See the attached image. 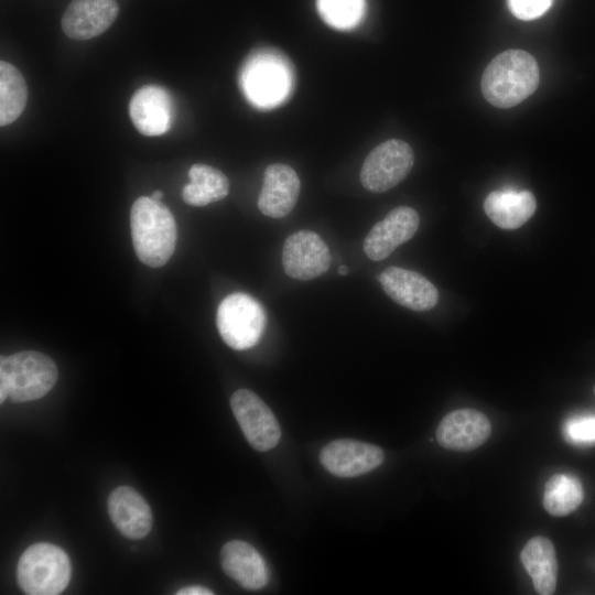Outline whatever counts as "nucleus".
Listing matches in <instances>:
<instances>
[{
    "label": "nucleus",
    "instance_id": "obj_1",
    "mask_svg": "<svg viewBox=\"0 0 595 595\" xmlns=\"http://www.w3.org/2000/svg\"><path fill=\"white\" fill-rule=\"evenodd\" d=\"M539 79V66L530 53L523 50H507L487 65L480 87L490 105L511 108L534 93Z\"/></svg>",
    "mask_w": 595,
    "mask_h": 595
},
{
    "label": "nucleus",
    "instance_id": "obj_2",
    "mask_svg": "<svg viewBox=\"0 0 595 595\" xmlns=\"http://www.w3.org/2000/svg\"><path fill=\"white\" fill-rule=\"evenodd\" d=\"M132 244L137 257L149 267L164 266L176 244V224L170 209L151 196L134 201L130 210Z\"/></svg>",
    "mask_w": 595,
    "mask_h": 595
},
{
    "label": "nucleus",
    "instance_id": "obj_3",
    "mask_svg": "<svg viewBox=\"0 0 595 595\" xmlns=\"http://www.w3.org/2000/svg\"><path fill=\"white\" fill-rule=\"evenodd\" d=\"M57 367L46 355L24 350L0 358V402L33 401L44 397L57 381Z\"/></svg>",
    "mask_w": 595,
    "mask_h": 595
},
{
    "label": "nucleus",
    "instance_id": "obj_4",
    "mask_svg": "<svg viewBox=\"0 0 595 595\" xmlns=\"http://www.w3.org/2000/svg\"><path fill=\"white\" fill-rule=\"evenodd\" d=\"M71 562L57 545L39 542L30 545L20 556L17 580L29 595H57L71 580Z\"/></svg>",
    "mask_w": 595,
    "mask_h": 595
},
{
    "label": "nucleus",
    "instance_id": "obj_5",
    "mask_svg": "<svg viewBox=\"0 0 595 595\" xmlns=\"http://www.w3.org/2000/svg\"><path fill=\"white\" fill-rule=\"evenodd\" d=\"M216 324L223 340L229 347L245 350L260 340L267 324V314L262 304L253 296L236 292L220 302Z\"/></svg>",
    "mask_w": 595,
    "mask_h": 595
},
{
    "label": "nucleus",
    "instance_id": "obj_6",
    "mask_svg": "<svg viewBox=\"0 0 595 595\" xmlns=\"http://www.w3.org/2000/svg\"><path fill=\"white\" fill-rule=\"evenodd\" d=\"M413 162L414 154L407 142L400 139L387 140L366 156L360 170V182L369 192H387L405 178Z\"/></svg>",
    "mask_w": 595,
    "mask_h": 595
},
{
    "label": "nucleus",
    "instance_id": "obj_7",
    "mask_svg": "<svg viewBox=\"0 0 595 595\" xmlns=\"http://www.w3.org/2000/svg\"><path fill=\"white\" fill-rule=\"evenodd\" d=\"M230 407L244 435L255 450L264 452L279 443V422L255 392L248 389L235 391L230 398Z\"/></svg>",
    "mask_w": 595,
    "mask_h": 595
},
{
    "label": "nucleus",
    "instance_id": "obj_8",
    "mask_svg": "<svg viewBox=\"0 0 595 595\" xmlns=\"http://www.w3.org/2000/svg\"><path fill=\"white\" fill-rule=\"evenodd\" d=\"M282 264L289 277L303 281L311 280L328 270L329 249L316 232L299 230L284 241Z\"/></svg>",
    "mask_w": 595,
    "mask_h": 595
},
{
    "label": "nucleus",
    "instance_id": "obj_9",
    "mask_svg": "<svg viewBox=\"0 0 595 595\" xmlns=\"http://www.w3.org/2000/svg\"><path fill=\"white\" fill-rule=\"evenodd\" d=\"M383 458L379 446L350 439L332 441L320 453L323 467L338 477L366 474L378 467Z\"/></svg>",
    "mask_w": 595,
    "mask_h": 595
},
{
    "label": "nucleus",
    "instance_id": "obj_10",
    "mask_svg": "<svg viewBox=\"0 0 595 595\" xmlns=\"http://www.w3.org/2000/svg\"><path fill=\"white\" fill-rule=\"evenodd\" d=\"M420 225L415 209L398 206L375 224L364 240V251L372 261L390 256L396 248L411 239Z\"/></svg>",
    "mask_w": 595,
    "mask_h": 595
},
{
    "label": "nucleus",
    "instance_id": "obj_11",
    "mask_svg": "<svg viewBox=\"0 0 595 595\" xmlns=\"http://www.w3.org/2000/svg\"><path fill=\"white\" fill-rule=\"evenodd\" d=\"M490 434L491 424L488 418L475 409H459L447 413L436 429L439 444L458 452L479 447Z\"/></svg>",
    "mask_w": 595,
    "mask_h": 595
},
{
    "label": "nucleus",
    "instance_id": "obj_12",
    "mask_svg": "<svg viewBox=\"0 0 595 595\" xmlns=\"http://www.w3.org/2000/svg\"><path fill=\"white\" fill-rule=\"evenodd\" d=\"M241 85L251 102L269 107L281 100L288 90V75L275 58L256 56L241 74Z\"/></svg>",
    "mask_w": 595,
    "mask_h": 595
},
{
    "label": "nucleus",
    "instance_id": "obj_13",
    "mask_svg": "<svg viewBox=\"0 0 595 595\" xmlns=\"http://www.w3.org/2000/svg\"><path fill=\"white\" fill-rule=\"evenodd\" d=\"M383 291L398 304L413 311H429L439 301V292L422 274L389 267L379 275Z\"/></svg>",
    "mask_w": 595,
    "mask_h": 595
},
{
    "label": "nucleus",
    "instance_id": "obj_14",
    "mask_svg": "<svg viewBox=\"0 0 595 595\" xmlns=\"http://www.w3.org/2000/svg\"><path fill=\"white\" fill-rule=\"evenodd\" d=\"M118 12L116 0H72L62 17V29L73 40H89L109 29Z\"/></svg>",
    "mask_w": 595,
    "mask_h": 595
},
{
    "label": "nucleus",
    "instance_id": "obj_15",
    "mask_svg": "<svg viewBox=\"0 0 595 595\" xmlns=\"http://www.w3.org/2000/svg\"><path fill=\"white\" fill-rule=\"evenodd\" d=\"M129 115L141 134L147 137L161 136L172 125L173 105L171 96L160 86H142L130 99Z\"/></svg>",
    "mask_w": 595,
    "mask_h": 595
},
{
    "label": "nucleus",
    "instance_id": "obj_16",
    "mask_svg": "<svg viewBox=\"0 0 595 595\" xmlns=\"http://www.w3.org/2000/svg\"><path fill=\"white\" fill-rule=\"evenodd\" d=\"M300 187V178L291 166L282 163L270 164L264 171L258 208L266 216L282 218L294 208Z\"/></svg>",
    "mask_w": 595,
    "mask_h": 595
},
{
    "label": "nucleus",
    "instance_id": "obj_17",
    "mask_svg": "<svg viewBox=\"0 0 595 595\" xmlns=\"http://www.w3.org/2000/svg\"><path fill=\"white\" fill-rule=\"evenodd\" d=\"M108 513L115 527L126 538L142 539L152 528L150 506L130 486H119L110 493Z\"/></svg>",
    "mask_w": 595,
    "mask_h": 595
},
{
    "label": "nucleus",
    "instance_id": "obj_18",
    "mask_svg": "<svg viewBox=\"0 0 595 595\" xmlns=\"http://www.w3.org/2000/svg\"><path fill=\"white\" fill-rule=\"evenodd\" d=\"M220 562L223 571L244 588L259 589L269 581L263 558L245 541H228L220 551Z\"/></svg>",
    "mask_w": 595,
    "mask_h": 595
},
{
    "label": "nucleus",
    "instance_id": "obj_19",
    "mask_svg": "<svg viewBox=\"0 0 595 595\" xmlns=\"http://www.w3.org/2000/svg\"><path fill=\"white\" fill-rule=\"evenodd\" d=\"M537 202L529 191L505 188L490 192L484 202L489 219L502 229H516L534 214Z\"/></svg>",
    "mask_w": 595,
    "mask_h": 595
},
{
    "label": "nucleus",
    "instance_id": "obj_20",
    "mask_svg": "<svg viewBox=\"0 0 595 595\" xmlns=\"http://www.w3.org/2000/svg\"><path fill=\"white\" fill-rule=\"evenodd\" d=\"M520 560L540 595L555 592L558 561L553 543L545 537H533L522 548Z\"/></svg>",
    "mask_w": 595,
    "mask_h": 595
},
{
    "label": "nucleus",
    "instance_id": "obj_21",
    "mask_svg": "<svg viewBox=\"0 0 595 595\" xmlns=\"http://www.w3.org/2000/svg\"><path fill=\"white\" fill-rule=\"evenodd\" d=\"M191 182L182 190L183 201L192 206H205L225 198L229 192L227 176L216 167L193 164L188 171Z\"/></svg>",
    "mask_w": 595,
    "mask_h": 595
},
{
    "label": "nucleus",
    "instance_id": "obj_22",
    "mask_svg": "<svg viewBox=\"0 0 595 595\" xmlns=\"http://www.w3.org/2000/svg\"><path fill=\"white\" fill-rule=\"evenodd\" d=\"M28 100L26 83L12 64L0 62V126L15 121L23 112Z\"/></svg>",
    "mask_w": 595,
    "mask_h": 595
},
{
    "label": "nucleus",
    "instance_id": "obj_23",
    "mask_svg": "<svg viewBox=\"0 0 595 595\" xmlns=\"http://www.w3.org/2000/svg\"><path fill=\"white\" fill-rule=\"evenodd\" d=\"M583 498V487L576 477L556 474L544 486L543 507L553 517H564L576 510Z\"/></svg>",
    "mask_w": 595,
    "mask_h": 595
},
{
    "label": "nucleus",
    "instance_id": "obj_24",
    "mask_svg": "<svg viewBox=\"0 0 595 595\" xmlns=\"http://www.w3.org/2000/svg\"><path fill=\"white\" fill-rule=\"evenodd\" d=\"M321 18L338 30L355 28L366 11L365 0H316Z\"/></svg>",
    "mask_w": 595,
    "mask_h": 595
},
{
    "label": "nucleus",
    "instance_id": "obj_25",
    "mask_svg": "<svg viewBox=\"0 0 595 595\" xmlns=\"http://www.w3.org/2000/svg\"><path fill=\"white\" fill-rule=\"evenodd\" d=\"M563 435L567 442L575 445H595V414L569 418L563 425Z\"/></svg>",
    "mask_w": 595,
    "mask_h": 595
},
{
    "label": "nucleus",
    "instance_id": "obj_26",
    "mask_svg": "<svg viewBox=\"0 0 595 595\" xmlns=\"http://www.w3.org/2000/svg\"><path fill=\"white\" fill-rule=\"evenodd\" d=\"M553 0H508L511 13L524 21L533 20L544 14Z\"/></svg>",
    "mask_w": 595,
    "mask_h": 595
},
{
    "label": "nucleus",
    "instance_id": "obj_27",
    "mask_svg": "<svg viewBox=\"0 0 595 595\" xmlns=\"http://www.w3.org/2000/svg\"><path fill=\"white\" fill-rule=\"evenodd\" d=\"M214 594L209 588L201 585L187 586L178 589L176 595H212Z\"/></svg>",
    "mask_w": 595,
    "mask_h": 595
},
{
    "label": "nucleus",
    "instance_id": "obj_28",
    "mask_svg": "<svg viewBox=\"0 0 595 595\" xmlns=\"http://www.w3.org/2000/svg\"><path fill=\"white\" fill-rule=\"evenodd\" d=\"M151 197L155 201H161V198L163 197V193L161 191H154Z\"/></svg>",
    "mask_w": 595,
    "mask_h": 595
},
{
    "label": "nucleus",
    "instance_id": "obj_29",
    "mask_svg": "<svg viewBox=\"0 0 595 595\" xmlns=\"http://www.w3.org/2000/svg\"><path fill=\"white\" fill-rule=\"evenodd\" d=\"M348 271H349L348 268H347L346 266H344V264L340 266V267L338 268V273H339L340 275L347 274Z\"/></svg>",
    "mask_w": 595,
    "mask_h": 595
},
{
    "label": "nucleus",
    "instance_id": "obj_30",
    "mask_svg": "<svg viewBox=\"0 0 595 595\" xmlns=\"http://www.w3.org/2000/svg\"><path fill=\"white\" fill-rule=\"evenodd\" d=\"M594 393H595V387H594Z\"/></svg>",
    "mask_w": 595,
    "mask_h": 595
}]
</instances>
